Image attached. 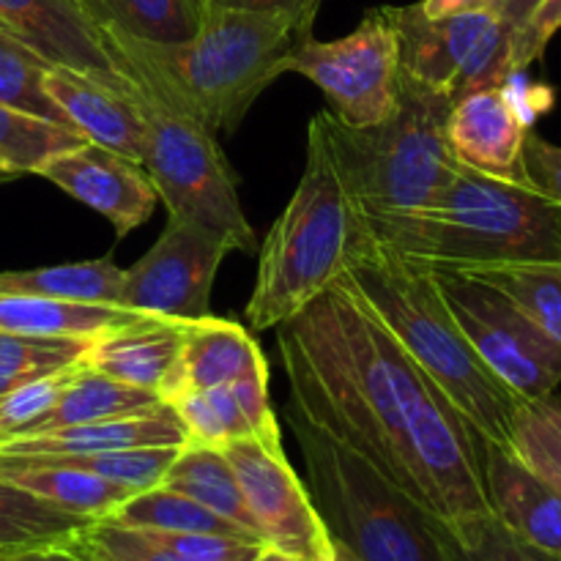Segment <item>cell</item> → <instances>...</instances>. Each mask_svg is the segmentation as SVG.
Wrapping results in <instances>:
<instances>
[{"mask_svg": "<svg viewBox=\"0 0 561 561\" xmlns=\"http://www.w3.org/2000/svg\"><path fill=\"white\" fill-rule=\"evenodd\" d=\"M290 403L414 499L405 422L427 376L343 279L277 327ZM416 502V499H414Z\"/></svg>", "mask_w": 561, "mask_h": 561, "instance_id": "cell-1", "label": "cell"}, {"mask_svg": "<svg viewBox=\"0 0 561 561\" xmlns=\"http://www.w3.org/2000/svg\"><path fill=\"white\" fill-rule=\"evenodd\" d=\"M96 25L113 60L140 71L214 135L239 129L252 102L285 75L294 49L312 36V27L290 16L219 5H208L201 31L179 44L142 42L104 20Z\"/></svg>", "mask_w": 561, "mask_h": 561, "instance_id": "cell-2", "label": "cell"}, {"mask_svg": "<svg viewBox=\"0 0 561 561\" xmlns=\"http://www.w3.org/2000/svg\"><path fill=\"white\" fill-rule=\"evenodd\" d=\"M340 279L409 351L416 367L447 394L469 425L488 442L510 449L520 400L471 348L444 305L431 266L409 261L362 230Z\"/></svg>", "mask_w": 561, "mask_h": 561, "instance_id": "cell-3", "label": "cell"}, {"mask_svg": "<svg viewBox=\"0 0 561 561\" xmlns=\"http://www.w3.org/2000/svg\"><path fill=\"white\" fill-rule=\"evenodd\" d=\"M365 233L425 266L561 257V206L529 181H504L458 164L425 208L362 222Z\"/></svg>", "mask_w": 561, "mask_h": 561, "instance_id": "cell-4", "label": "cell"}, {"mask_svg": "<svg viewBox=\"0 0 561 561\" xmlns=\"http://www.w3.org/2000/svg\"><path fill=\"white\" fill-rule=\"evenodd\" d=\"M362 217L340 173L321 113L307 126V162L294 197L257 247V277L247 301L255 332L283 327L345 274Z\"/></svg>", "mask_w": 561, "mask_h": 561, "instance_id": "cell-5", "label": "cell"}, {"mask_svg": "<svg viewBox=\"0 0 561 561\" xmlns=\"http://www.w3.org/2000/svg\"><path fill=\"white\" fill-rule=\"evenodd\" d=\"M453 96L403 75L400 102L373 126H345L329 110L321 121L362 222L425 208L458 170L447 137Z\"/></svg>", "mask_w": 561, "mask_h": 561, "instance_id": "cell-6", "label": "cell"}, {"mask_svg": "<svg viewBox=\"0 0 561 561\" xmlns=\"http://www.w3.org/2000/svg\"><path fill=\"white\" fill-rule=\"evenodd\" d=\"M283 416L305 458L307 491L334 542L359 561H444L436 518L420 502L290 400Z\"/></svg>", "mask_w": 561, "mask_h": 561, "instance_id": "cell-7", "label": "cell"}, {"mask_svg": "<svg viewBox=\"0 0 561 561\" xmlns=\"http://www.w3.org/2000/svg\"><path fill=\"white\" fill-rule=\"evenodd\" d=\"M146 126L142 168L168 214L203 225L233 250L257 252V236L239 201V181L217 135L162 96L140 71L118 64Z\"/></svg>", "mask_w": 561, "mask_h": 561, "instance_id": "cell-8", "label": "cell"}, {"mask_svg": "<svg viewBox=\"0 0 561 561\" xmlns=\"http://www.w3.org/2000/svg\"><path fill=\"white\" fill-rule=\"evenodd\" d=\"M455 323L488 370L520 400H540L561 387V345L553 343L502 290L431 266Z\"/></svg>", "mask_w": 561, "mask_h": 561, "instance_id": "cell-9", "label": "cell"}, {"mask_svg": "<svg viewBox=\"0 0 561 561\" xmlns=\"http://www.w3.org/2000/svg\"><path fill=\"white\" fill-rule=\"evenodd\" d=\"M285 71L307 77L327 93L329 113L345 126H373L394 113L400 102V42L389 5L362 16L359 25L334 42L305 38Z\"/></svg>", "mask_w": 561, "mask_h": 561, "instance_id": "cell-10", "label": "cell"}, {"mask_svg": "<svg viewBox=\"0 0 561 561\" xmlns=\"http://www.w3.org/2000/svg\"><path fill=\"white\" fill-rule=\"evenodd\" d=\"M405 466L414 499L433 518L453 524L491 515L482 480V436L431 378L405 422Z\"/></svg>", "mask_w": 561, "mask_h": 561, "instance_id": "cell-11", "label": "cell"}, {"mask_svg": "<svg viewBox=\"0 0 561 561\" xmlns=\"http://www.w3.org/2000/svg\"><path fill=\"white\" fill-rule=\"evenodd\" d=\"M228 241L203 225L168 214L157 244L124 268L121 307L142 316L201 321L211 316V290Z\"/></svg>", "mask_w": 561, "mask_h": 561, "instance_id": "cell-12", "label": "cell"}, {"mask_svg": "<svg viewBox=\"0 0 561 561\" xmlns=\"http://www.w3.org/2000/svg\"><path fill=\"white\" fill-rule=\"evenodd\" d=\"M266 546L305 561H327L334 540L310 491L290 466L283 442L239 438L222 447Z\"/></svg>", "mask_w": 561, "mask_h": 561, "instance_id": "cell-13", "label": "cell"}, {"mask_svg": "<svg viewBox=\"0 0 561 561\" xmlns=\"http://www.w3.org/2000/svg\"><path fill=\"white\" fill-rule=\"evenodd\" d=\"M36 175L53 181L66 195L102 214L118 239H126L131 230L146 225L159 203L157 186L140 162L96 142L58 153L44 162Z\"/></svg>", "mask_w": 561, "mask_h": 561, "instance_id": "cell-14", "label": "cell"}, {"mask_svg": "<svg viewBox=\"0 0 561 561\" xmlns=\"http://www.w3.org/2000/svg\"><path fill=\"white\" fill-rule=\"evenodd\" d=\"M0 22L47 64L126 88V75L115 66L85 0H0Z\"/></svg>", "mask_w": 561, "mask_h": 561, "instance_id": "cell-15", "label": "cell"}, {"mask_svg": "<svg viewBox=\"0 0 561 561\" xmlns=\"http://www.w3.org/2000/svg\"><path fill=\"white\" fill-rule=\"evenodd\" d=\"M529 129L504 85L471 91L449 107L447 137L455 159L493 179L526 181L524 142Z\"/></svg>", "mask_w": 561, "mask_h": 561, "instance_id": "cell-16", "label": "cell"}, {"mask_svg": "<svg viewBox=\"0 0 561 561\" xmlns=\"http://www.w3.org/2000/svg\"><path fill=\"white\" fill-rule=\"evenodd\" d=\"M389 16L398 31L403 75L427 88L447 91L449 96L477 44L496 22L493 11H466L433 20L420 3L389 5Z\"/></svg>", "mask_w": 561, "mask_h": 561, "instance_id": "cell-17", "label": "cell"}, {"mask_svg": "<svg viewBox=\"0 0 561 561\" xmlns=\"http://www.w3.org/2000/svg\"><path fill=\"white\" fill-rule=\"evenodd\" d=\"M482 480L491 515L513 535L561 557V491L513 449L482 438Z\"/></svg>", "mask_w": 561, "mask_h": 561, "instance_id": "cell-18", "label": "cell"}, {"mask_svg": "<svg viewBox=\"0 0 561 561\" xmlns=\"http://www.w3.org/2000/svg\"><path fill=\"white\" fill-rule=\"evenodd\" d=\"M44 91L58 104L69 126H75L88 142L142 164L146 126L129 93V80L121 91L69 66H49L44 75Z\"/></svg>", "mask_w": 561, "mask_h": 561, "instance_id": "cell-19", "label": "cell"}, {"mask_svg": "<svg viewBox=\"0 0 561 561\" xmlns=\"http://www.w3.org/2000/svg\"><path fill=\"white\" fill-rule=\"evenodd\" d=\"M186 427L170 403L140 414L115 416V420L85 422V425L58 427L36 436L11 438L0 444V455L16 458H69V455L124 453L140 447H184Z\"/></svg>", "mask_w": 561, "mask_h": 561, "instance_id": "cell-20", "label": "cell"}, {"mask_svg": "<svg viewBox=\"0 0 561 561\" xmlns=\"http://www.w3.org/2000/svg\"><path fill=\"white\" fill-rule=\"evenodd\" d=\"M192 321L162 316H137L93 337L85 362L91 370L129 387L164 394L173 378Z\"/></svg>", "mask_w": 561, "mask_h": 561, "instance_id": "cell-21", "label": "cell"}, {"mask_svg": "<svg viewBox=\"0 0 561 561\" xmlns=\"http://www.w3.org/2000/svg\"><path fill=\"white\" fill-rule=\"evenodd\" d=\"M268 373L266 356L241 323L225 318H201L190 323L184 348L162 400L170 403L184 392L228 387L247 376Z\"/></svg>", "mask_w": 561, "mask_h": 561, "instance_id": "cell-22", "label": "cell"}, {"mask_svg": "<svg viewBox=\"0 0 561 561\" xmlns=\"http://www.w3.org/2000/svg\"><path fill=\"white\" fill-rule=\"evenodd\" d=\"M0 474L9 477L25 491L47 499L55 507L66 513L85 515V518H107L118 504L135 496V491L104 477L82 471L77 466L60 463L47 458H16V455H0Z\"/></svg>", "mask_w": 561, "mask_h": 561, "instance_id": "cell-23", "label": "cell"}, {"mask_svg": "<svg viewBox=\"0 0 561 561\" xmlns=\"http://www.w3.org/2000/svg\"><path fill=\"white\" fill-rule=\"evenodd\" d=\"M142 312L121 305L53 299V296L0 294V332L36 337H96Z\"/></svg>", "mask_w": 561, "mask_h": 561, "instance_id": "cell-24", "label": "cell"}, {"mask_svg": "<svg viewBox=\"0 0 561 561\" xmlns=\"http://www.w3.org/2000/svg\"><path fill=\"white\" fill-rule=\"evenodd\" d=\"M162 488L181 493V496L203 504L211 513L239 524L250 535L261 537L250 510H247L244 493H241L239 480H236L233 466H230V460L225 458L219 447L186 442L173 458L170 469L164 471Z\"/></svg>", "mask_w": 561, "mask_h": 561, "instance_id": "cell-25", "label": "cell"}, {"mask_svg": "<svg viewBox=\"0 0 561 561\" xmlns=\"http://www.w3.org/2000/svg\"><path fill=\"white\" fill-rule=\"evenodd\" d=\"M474 277L502 290L520 307L553 343L561 345V257L535 261L469 263V266H438Z\"/></svg>", "mask_w": 561, "mask_h": 561, "instance_id": "cell-26", "label": "cell"}, {"mask_svg": "<svg viewBox=\"0 0 561 561\" xmlns=\"http://www.w3.org/2000/svg\"><path fill=\"white\" fill-rule=\"evenodd\" d=\"M88 524L93 518L66 513L0 474V553L66 546Z\"/></svg>", "mask_w": 561, "mask_h": 561, "instance_id": "cell-27", "label": "cell"}, {"mask_svg": "<svg viewBox=\"0 0 561 561\" xmlns=\"http://www.w3.org/2000/svg\"><path fill=\"white\" fill-rule=\"evenodd\" d=\"M162 403L164 400L159 398L157 392L129 387V383H121L115 381V378L102 376V373L85 367V370L75 378V383L60 394V400L53 405V411H49L27 436L58 431V427L85 425V422L140 414V411H151Z\"/></svg>", "mask_w": 561, "mask_h": 561, "instance_id": "cell-28", "label": "cell"}, {"mask_svg": "<svg viewBox=\"0 0 561 561\" xmlns=\"http://www.w3.org/2000/svg\"><path fill=\"white\" fill-rule=\"evenodd\" d=\"M121 285H124V268L115 266L110 257L0 272V294L53 296V299L93 301V305H118Z\"/></svg>", "mask_w": 561, "mask_h": 561, "instance_id": "cell-29", "label": "cell"}, {"mask_svg": "<svg viewBox=\"0 0 561 561\" xmlns=\"http://www.w3.org/2000/svg\"><path fill=\"white\" fill-rule=\"evenodd\" d=\"M99 520L129 526V529L175 531V535L201 531V535H228L247 537V540H261V537L250 535V531L241 529L233 520L222 518V515L211 513V510H206L203 504L192 502V499L181 496V493L175 491H168V488L162 485L135 493V496L126 499L124 504H118L107 518Z\"/></svg>", "mask_w": 561, "mask_h": 561, "instance_id": "cell-30", "label": "cell"}, {"mask_svg": "<svg viewBox=\"0 0 561 561\" xmlns=\"http://www.w3.org/2000/svg\"><path fill=\"white\" fill-rule=\"evenodd\" d=\"M85 5L91 16L126 36L157 44L190 42L206 14L201 0H85Z\"/></svg>", "mask_w": 561, "mask_h": 561, "instance_id": "cell-31", "label": "cell"}, {"mask_svg": "<svg viewBox=\"0 0 561 561\" xmlns=\"http://www.w3.org/2000/svg\"><path fill=\"white\" fill-rule=\"evenodd\" d=\"M85 142V137L71 126L53 124L0 104V164L9 168L16 179L25 173H38L44 162Z\"/></svg>", "mask_w": 561, "mask_h": 561, "instance_id": "cell-32", "label": "cell"}, {"mask_svg": "<svg viewBox=\"0 0 561 561\" xmlns=\"http://www.w3.org/2000/svg\"><path fill=\"white\" fill-rule=\"evenodd\" d=\"M436 535L444 561H561L557 553L520 540L493 515H474L453 524L436 518Z\"/></svg>", "mask_w": 561, "mask_h": 561, "instance_id": "cell-33", "label": "cell"}, {"mask_svg": "<svg viewBox=\"0 0 561 561\" xmlns=\"http://www.w3.org/2000/svg\"><path fill=\"white\" fill-rule=\"evenodd\" d=\"M93 337H36L0 332V398L85 359Z\"/></svg>", "mask_w": 561, "mask_h": 561, "instance_id": "cell-34", "label": "cell"}, {"mask_svg": "<svg viewBox=\"0 0 561 561\" xmlns=\"http://www.w3.org/2000/svg\"><path fill=\"white\" fill-rule=\"evenodd\" d=\"M49 66L53 64H47L31 47H25L20 38L0 31V104L31 113L36 118L53 121V124L69 126L58 104L44 91V75H47Z\"/></svg>", "mask_w": 561, "mask_h": 561, "instance_id": "cell-35", "label": "cell"}, {"mask_svg": "<svg viewBox=\"0 0 561 561\" xmlns=\"http://www.w3.org/2000/svg\"><path fill=\"white\" fill-rule=\"evenodd\" d=\"M510 449L531 471L561 491V394L520 403L513 422Z\"/></svg>", "mask_w": 561, "mask_h": 561, "instance_id": "cell-36", "label": "cell"}, {"mask_svg": "<svg viewBox=\"0 0 561 561\" xmlns=\"http://www.w3.org/2000/svg\"><path fill=\"white\" fill-rule=\"evenodd\" d=\"M170 405L184 422L186 438L195 444L222 449L225 444L239 442V438H255L230 383L203 389V392H184L170 400Z\"/></svg>", "mask_w": 561, "mask_h": 561, "instance_id": "cell-37", "label": "cell"}, {"mask_svg": "<svg viewBox=\"0 0 561 561\" xmlns=\"http://www.w3.org/2000/svg\"><path fill=\"white\" fill-rule=\"evenodd\" d=\"M88 367L85 359L75 362V365L64 367V370H55L49 376L36 378V381L25 383V387L14 389V392L3 394L0 398V444L11 442V438L27 436L44 416L53 411V405L58 403L60 394L75 383V378L80 376Z\"/></svg>", "mask_w": 561, "mask_h": 561, "instance_id": "cell-38", "label": "cell"}, {"mask_svg": "<svg viewBox=\"0 0 561 561\" xmlns=\"http://www.w3.org/2000/svg\"><path fill=\"white\" fill-rule=\"evenodd\" d=\"M181 447H140L124 449V453H102V455H69V458H47L60 463L77 466L82 471L104 477V480L124 485L129 491L140 493L148 488L162 485L164 471L170 469L173 458Z\"/></svg>", "mask_w": 561, "mask_h": 561, "instance_id": "cell-39", "label": "cell"}, {"mask_svg": "<svg viewBox=\"0 0 561 561\" xmlns=\"http://www.w3.org/2000/svg\"><path fill=\"white\" fill-rule=\"evenodd\" d=\"M64 548L85 561H179L148 531L110 524V520H93Z\"/></svg>", "mask_w": 561, "mask_h": 561, "instance_id": "cell-40", "label": "cell"}, {"mask_svg": "<svg viewBox=\"0 0 561 561\" xmlns=\"http://www.w3.org/2000/svg\"><path fill=\"white\" fill-rule=\"evenodd\" d=\"M148 531V529H142ZM162 548L179 561H255L266 542L228 535H175V531H148Z\"/></svg>", "mask_w": 561, "mask_h": 561, "instance_id": "cell-41", "label": "cell"}, {"mask_svg": "<svg viewBox=\"0 0 561 561\" xmlns=\"http://www.w3.org/2000/svg\"><path fill=\"white\" fill-rule=\"evenodd\" d=\"M561 31V0H540L529 20L513 36V53H510V66L513 75L529 69L535 60L546 55L548 42Z\"/></svg>", "mask_w": 561, "mask_h": 561, "instance_id": "cell-42", "label": "cell"}, {"mask_svg": "<svg viewBox=\"0 0 561 561\" xmlns=\"http://www.w3.org/2000/svg\"><path fill=\"white\" fill-rule=\"evenodd\" d=\"M524 179L561 206V146L531 129L524 142Z\"/></svg>", "mask_w": 561, "mask_h": 561, "instance_id": "cell-43", "label": "cell"}, {"mask_svg": "<svg viewBox=\"0 0 561 561\" xmlns=\"http://www.w3.org/2000/svg\"><path fill=\"white\" fill-rule=\"evenodd\" d=\"M321 3L323 0H206V5H219V9L283 14V16H290V20H296L299 25H305V27H312Z\"/></svg>", "mask_w": 561, "mask_h": 561, "instance_id": "cell-44", "label": "cell"}, {"mask_svg": "<svg viewBox=\"0 0 561 561\" xmlns=\"http://www.w3.org/2000/svg\"><path fill=\"white\" fill-rule=\"evenodd\" d=\"M493 3L496 0H422L420 9L433 20H442V16L466 14V11H493Z\"/></svg>", "mask_w": 561, "mask_h": 561, "instance_id": "cell-45", "label": "cell"}, {"mask_svg": "<svg viewBox=\"0 0 561 561\" xmlns=\"http://www.w3.org/2000/svg\"><path fill=\"white\" fill-rule=\"evenodd\" d=\"M537 5H540V0H507V3L499 9L496 16L510 27V31H513V36H515V31H520V27H524V22L529 20L531 11H535Z\"/></svg>", "mask_w": 561, "mask_h": 561, "instance_id": "cell-46", "label": "cell"}, {"mask_svg": "<svg viewBox=\"0 0 561 561\" xmlns=\"http://www.w3.org/2000/svg\"><path fill=\"white\" fill-rule=\"evenodd\" d=\"M0 561H47V551H42V548H33V551L5 553V557H0Z\"/></svg>", "mask_w": 561, "mask_h": 561, "instance_id": "cell-47", "label": "cell"}, {"mask_svg": "<svg viewBox=\"0 0 561 561\" xmlns=\"http://www.w3.org/2000/svg\"><path fill=\"white\" fill-rule=\"evenodd\" d=\"M255 561H305V559H296V557H290V553H283V551H277V548L266 546Z\"/></svg>", "mask_w": 561, "mask_h": 561, "instance_id": "cell-48", "label": "cell"}, {"mask_svg": "<svg viewBox=\"0 0 561 561\" xmlns=\"http://www.w3.org/2000/svg\"><path fill=\"white\" fill-rule=\"evenodd\" d=\"M47 561H85V559H80L77 553H71L69 548L58 546V548H47Z\"/></svg>", "mask_w": 561, "mask_h": 561, "instance_id": "cell-49", "label": "cell"}, {"mask_svg": "<svg viewBox=\"0 0 561 561\" xmlns=\"http://www.w3.org/2000/svg\"><path fill=\"white\" fill-rule=\"evenodd\" d=\"M327 561H359L354 557V553L348 551V548L345 546H340V542H334V551H332V557H329Z\"/></svg>", "mask_w": 561, "mask_h": 561, "instance_id": "cell-50", "label": "cell"}, {"mask_svg": "<svg viewBox=\"0 0 561 561\" xmlns=\"http://www.w3.org/2000/svg\"><path fill=\"white\" fill-rule=\"evenodd\" d=\"M14 179H16V175L11 173L9 168H3V164H0V184H9V181H14Z\"/></svg>", "mask_w": 561, "mask_h": 561, "instance_id": "cell-51", "label": "cell"}, {"mask_svg": "<svg viewBox=\"0 0 561 561\" xmlns=\"http://www.w3.org/2000/svg\"><path fill=\"white\" fill-rule=\"evenodd\" d=\"M504 3H507V0H496V3H493V14H499V9H502Z\"/></svg>", "mask_w": 561, "mask_h": 561, "instance_id": "cell-52", "label": "cell"}, {"mask_svg": "<svg viewBox=\"0 0 561 561\" xmlns=\"http://www.w3.org/2000/svg\"><path fill=\"white\" fill-rule=\"evenodd\" d=\"M0 31H5V27H3V22H0ZM5 33H9V31H5Z\"/></svg>", "mask_w": 561, "mask_h": 561, "instance_id": "cell-53", "label": "cell"}, {"mask_svg": "<svg viewBox=\"0 0 561 561\" xmlns=\"http://www.w3.org/2000/svg\"><path fill=\"white\" fill-rule=\"evenodd\" d=\"M201 3H203V9H208V5H206V0H201Z\"/></svg>", "mask_w": 561, "mask_h": 561, "instance_id": "cell-54", "label": "cell"}, {"mask_svg": "<svg viewBox=\"0 0 561 561\" xmlns=\"http://www.w3.org/2000/svg\"><path fill=\"white\" fill-rule=\"evenodd\" d=\"M0 557H5V553H0Z\"/></svg>", "mask_w": 561, "mask_h": 561, "instance_id": "cell-55", "label": "cell"}]
</instances>
